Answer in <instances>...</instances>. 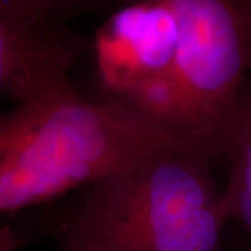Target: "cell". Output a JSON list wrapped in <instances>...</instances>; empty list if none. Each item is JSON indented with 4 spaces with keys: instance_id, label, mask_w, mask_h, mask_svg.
Masks as SVG:
<instances>
[{
    "instance_id": "1",
    "label": "cell",
    "mask_w": 251,
    "mask_h": 251,
    "mask_svg": "<svg viewBox=\"0 0 251 251\" xmlns=\"http://www.w3.org/2000/svg\"><path fill=\"white\" fill-rule=\"evenodd\" d=\"M74 63H38L10 90L13 108L0 113V216L74 194L159 153H206L119 103L84 95L70 77Z\"/></svg>"
},
{
    "instance_id": "2",
    "label": "cell",
    "mask_w": 251,
    "mask_h": 251,
    "mask_svg": "<svg viewBox=\"0 0 251 251\" xmlns=\"http://www.w3.org/2000/svg\"><path fill=\"white\" fill-rule=\"evenodd\" d=\"M215 163L193 148L159 153L75 191L49 227L62 247L221 251L229 221Z\"/></svg>"
},
{
    "instance_id": "3",
    "label": "cell",
    "mask_w": 251,
    "mask_h": 251,
    "mask_svg": "<svg viewBox=\"0 0 251 251\" xmlns=\"http://www.w3.org/2000/svg\"><path fill=\"white\" fill-rule=\"evenodd\" d=\"M177 45L166 78L130 108L215 162L219 135L251 77V0H172Z\"/></svg>"
},
{
    "instance_id": "4",
    "label": "cell",
    "mask_w": 251,
    "mask_h": 251,
    "mask_svg": "<svg viewBox=\"0 0 251 251\" xmlns=\"http://www.w3.org/2000/svg\"><path fill=\"white\" fill-rule=\"evenodd\" d=\"M177 45L172 0H128L110 10L92 41L98 98L130 109L166 78Z\"/></svg>"
},
{
    "instance_id": "5",
    "label": "cell",
    "mask_w": 251,
    "mask_h": 251,
    "mask_svg": "<svg viewBox=\"0 0 251 251\" xmlns=\"http://www.w3.org/2000/svg\"><path fill=\"white\" fill-rule=\"evenodd\" d=\"M78 50L77 38L57 25L56 20L0 0V99L38 63L54 57L75 60Z\"/></svg>"
},
{
    "instance_id": "6",
    "label": "cell",
    "mask_w": 251,
    "mask_h": 251,
    "mask_svg": "<svg viewBox=\"0 0 251 251\" xmlns=\"http://www.w3.org/2000/svg\"><path fill=\"white\" fill-rule=\"evenodd\" d=\"M221 153L229 176L222 187L227 221H234L251 247V81L243 91L219 135Z\"/></svg>"
},
{
    "instance_id": "7",
    "label": "cell",
    "mask_w": 251,
    "mask_h": 251,
    "mask_svg": "<svg viewBox=\"0 0 251 251\" xmlns=\"http://www.w3.org/2000/svg\"><path fill=\"white\" fill-rule=\"evenodd\" d=\"M14 7L25 10L42 17L56 20L59 16L94 11L102 9H116L128 0H1Z\"/></svg>"
},
{
    "instance_id": "8",
    "label": "cell",
    "mask_w": 251,
    "mask_h": 251,
    "mask_svg": "<svg viewBox=\"0 0 251 251\" xmlns=\"http://www.w3.org/2000/svg\"><path fill=\"white\" fill-rule=\"evenodd\" d=\"M27 242V237L11 225L0 226V251H18Z\"/></svg>"
},
{
    "instance_id": "9",
    "label": "cell",
    "mask_w": 251,
    "mask_h": 251,
    "mask_svg": "<svg viewBox=\"0 0 251 251\" xmlns=\"http://www.w3.org/2000/svg\"><path fill=\"white\" fill-rule=\"evenodd\" d=\"M230 250L232 251H251V247L246 242H234V243H230Z\"/></svg>"
},
{
    "instance_id": "10",
    "label": "cell",
    "mask_w": 251,
    "mask_h": 251,
    "mask_svg": "<svg viewBox=\"0 0 251 251\" xmlns=\"http://www.w3.org/2000/svg\"><path fill=\"white\" fill-rule=\"evenodd\" d=\"M62 251H98L87 246H63Z\"/></svg>"
}]
</instances>
